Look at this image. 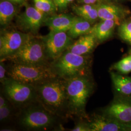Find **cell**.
<instances>
[{"label": "cell", "mask_w": 131, "mask_h": 131, "mask_svg": "<svg viewBox=\"0 0 131 131\" xmlns=\"http://www.w3.org/2000/svg\"><path fill=\"white\" fill-rule=\"evenodd\" d=\"M98 0H82V2L84 4H92L96 3Z\"/></svg>", "instance_id": "obj_29"}, {"label": "cell", "mask_w": 131, "mask_h": 131, "mask_svg": "<svg viewBox=\"0 0 131 131\" xmlns=\"http://www.w3.org/2000/svg\"><path fill=\"white\" fill-rule=\"evenodd\" d=\"M56 115L40 105L28 104L24 106L19 115V124L29 130H45L56 125Z\"/></svg>", "instance_id": "obj_4"}, {"label": "cell", "mask_w": 131, "mask_h": 131, "mask_svg": "<svg viewBox=\"0 0 131 131\" xmlns=\"http://www.w3.org/2000/svg\"><path fill=\"white\" fill-rule=\"evenodd\" d=\"M35 7L44 13H52L56 8L52 0H33Z\"/></svg>", "instance_id": "obj_21"}, {"label": "cell", "mask_w": 131, "mask_h": 131, "mask_svg": "<svg viewBox=\"0 0 131 131\" xmlns=\"http://www.w3.org/2000/svg\"><path fill=\"white\" fill-rule=\"evenodd\" d=\"M116 25L117 24L114 20H102L92 27L89 33L93 34L97 40L103 42L111 37Z\"/></svg>", "instance_id": "obj_16"}, {"label": "cell", "mask_w": 131, "mask_h": 131, "mask_svg": "<svg viewBox=\"0 0 131 131\" xmlns=\"http://www.w3.org/2000/svg\"><path fill=\"white\" fill-rule=\"evenodd\" d=\"M72 131H90L89 127L87 123H79L75 125V127L71 129Z\"/></svg>", "instance_id": "obj_27"}, {"label": "cell", "mask_w": 131, "mask_h": 131, "mask_svg": "<svg viewBox=\"0 0 131 131\" xmlns=\"http://www.w3.org/2000/svg\"><path fill=\"white\" fill-rule=\"evenodd\" d=\"M6 74H7V70L6 69L4 63L1 61L0 64V81L2 84H4L5 81L8 79L6 78Z\"/></svg>", "instance_id": "obj_26"}, {"label": "cell", "mask_w": 131, "mask_h": 131, "mask_svg": "<svg viewBox=\"0 0 131 131\" xmlns=\"http://www.w3.org/2000/svg\"><path fill=\"white\" fill-rule=\"evenodd\" d=\"M31 37L28 33L18 31H6L0 37L1 61L11 56L17 52Z\"/></svg>", "instance_id": "obj_8"}, {"label": "cell", "mask_w": 131, "mask_h": 131, "mask_svg": "<svg viewBox=\"0 0 131 131\" xmlns=\"http://www.w3.org/2000/svg\"><path fill=\"white\" fill-rule=\"evenodd\" d=\"M106 1H112V0H106Z\"/></svg>", "instance_id": "obj_32"}, {"label": "cell", "mask_w": 131, "mask_h": 131, "mask_svg": "<svg viewBox=\"0 0 131 131\" xmlns=\"http://www.w3.org/2000/svg\"><path fill=\"white\" fill-rule=\"evenodd\" d=\"M16 8L13 3L8 0L1 1L0 3V24L6 26L10 24L16 15Z\"/></svg>", "instance_id": "obj_18"}, {"label": "cell", "mask_w": 131, "mask_h": 131, "mask_svg": "<svg viewBox=\"0 0 131 131\" xmlns=\"http://www.w3.org/2000/svg\"><path fill=\"white\" fill-rule=\"evenodd\" d=\"M108 116L123 123H131V102L118 100L105 110Z\"/></svg>", "instance_id": "obj_12"}, {"label": "cell", "mask_w": 131, "mask_h": 131, "mask_svg": "<svg viewBox=\"0 0 131 131\" xmlns=\"http://www.w3.org/2000/svg\"><path fill=\"white\" fill-rule=\"evenodd\" d=\"M97 9L99 18L101 20H114L117 25L125 14V11L121 7L112 4L98 5Z\"/></svg>", "instance_id": "obj_15"}, {"label": "cell", "mask_w": 131, "mask_h": 131, "mask_svg": "<svg viewBox=\"0 0 131 131\" xmlns=\"http://www.w3.org/2000/svg\"><path fill=\"white\" fill-rule=\"evenodd\" d=\"M11 79L35 85L48 80L58 77L51 66L13 63L7 70Z\"/></svg>", "instance_id": "obj_3"}, {"label": "cell", "mask_w": 131, "mask_h": 131, "mask_svg": "<svg viewBox=\"0 0 131 131\" xmlns=\"http://www.w3.org/2000/svg\"><path fill=\"white\" fill-rule=\"evenodd\" d=\"M49 59L50 58L44 41L31 36L17 52L4 61L9 60L13 63L43 65H48L47 62Z\"/></svg>", "instance_id": "obj_5"}, {"label": "cell", "mask_w": 131, "mask_h": 131, "mask_svg": "<svg viewBox=\"0 0 131 131\" xmlns=\"http://www.w3.org/2000/svg\"><path fill=\"white\" fill-rule=\"evenodd\" d=\"M44 13L35 7L27 6L25 11L19 16L17 24L19 28L27 33L37 34L46 18Z\"/></svg>", "instance_id": "obj_10"}, {"label": "cell", "mask_w": 131, "mask_h": 131, "mask_svg": "<svg viewBox=\"0 0 131 131\" xmlns=\"http://www.w3.org/2000/svg\"><path fill=\"white\" fill-rule=\"evenodd\" d=\"M3 84L5 98L16 106L24 107L37 100L36 90L33 85L10 78Z\"/></svg>", "instance_id": "obj_7"}, {"label": "cell", "mask_w": 131, "mask_h": 131, "mask_svg": "<svg viewBox=\"0 0 131 131\" xmlns=\"http://www.w3.org/2000/svg\"><path fill=\"white\" fill-rule=\"evenodd\" d=\"M96 41L93 34L88 33L80 36L67 50L78 55L85 56L93 49Z\"/></svg>", "instance_id": "obj_14"}, {"label": "cell", "mask_w": 131, "mask_h": 131, "mask_svg": "<svg viewBox=\"0 0 131 131\" xmlns=\"http://www.w3.org/2000/svg\"><path fill=\"white\" fill-rule=\"evenodd\" d=\"M89 60L86 56L78 55L66 50V52L54 60L51 67L58 77L67 80L85 74Z\"/></svg>", "instance_id": "obj_6"}, {"label": "cell", "mask_w": 131, "mask_h": 131, "mask_svg": "<svg viewBox=\"0 0 131 131\" xmlns=\"http://www.w3.org/2000/svg\"><path fill=\"white\" fill-rule=\"evenodd\" d=\"M89 21L81 17H77L74 24L67 32L72 38H77L89 33L92 26Z\"/></svg>", "instance_id": "obj_19"}, {"label": "cell", "mask_w": 131, "mask_h": 131, "mask_svg": "<svg viewBox=\"0 0 131 131\" xmlns=\"http://www.w3.org/2000/svg\"><path fill=\"white\" fill-rule=\"evenodd\" d=\"M12 110L7 103L3 107H0V121L2 122L7 119L11 114Z\"/></svg>", "instance_id": "obj_24"}, {"label": "cell", "mask_w": 131, "mask_h": 131, "mask_svg": "<svg viewBox=\"0 0 131 131\" xmlns=\"http://www.w3.org/2000/svg\"><path fill=\"white\" fill-rule=\"evenodd\" d=\"M90 131H131V123H123L109 116H96L87 123Z\"/></svg>", "instance_id": "obj_11"}, {"label": "cell", "mask_w": 131, "mask_h": 131, "mask_svg": "<svg viewBox=\"0 0 131 131\" xmlns=\"http://www.w3.org/2000/svg\"><path fill=\"white\" fill-rule=\"evenodd\" d=\"M114 86L117 92L123 95H131V78L126 76L111 72Z\"/></svg>", "instance_id": "obj_17"}, {"label": "cell", "mask_w": 131, "mask_h": 131, "mask_svg": "<svg viewBox=\"0 0 131 131\" xmlns=\"http://www.w3.org/2000/svg\"><path fill=\"white\" fill-rule=\"evenodd\" d=\"M114 70L122 74H126L131 72V55L122 58L113 66Z\"/></svg>", "instance_id": "obj_22"}, {"label": "cell", "mask_w": 131, "mask_h": 131, "mask_svg": "<svg viewBox=\"0 0 131 131\" xmlns=\"http://www.w3.org/2000/svg\"><path fill=\"white\" fill-rule=\"evenodd\" d=\"M69 112L71 115H85V107L92 91V84L85 74L65 80Z\"/></svg>", "instance_id": "obj_2"}, {"label": "cell", "mask_w": 131, "mask_h": 131, "mask_svg": "<svg viewBox=\"0 0 131 131\" xmlns=\"http://www.w3.org/2000/svg\"><path fill=\"white\" fill-rule=\"evenodd\" d=\"M5 98H5L2 95H1V97H0V107H3L4 106H5L6 103H8L7 102L6 99Z\"/></svg>", "instance_id": "obj_28"}, {"label": "cell", "mask_w": 131, "mask_h": 131, "mask_svg": "<svg viewBox=\"0 0 131 131\" xmlns=\"http://www.w3.org/2000/svg\"><path fill=\"white\" fill-rule=\"evenodd\" d=\"M76 18L68 14L52 15L46 18L44 24L49 28L50 32H67L73 25Z\"/></svg>", "instance_id": "obj_13"}, {"label": "cell", "mask_w": 131, "mask_h": 131, "mask_svg": "<svg viewBox=\"0 0 131 131\" xmlns=\"http://www.w3.org/2000/svg\"><path fill=\"white\" fill-rule=\"evenodd\" d=\"M8 1H9L13 3L21 4V3H23L25 0H8Z\"/></svg>", "instance_id": "obj_30"}, {"label": "cell", "mask_w": 131, "mask_h": 131, "mask_svg": "<svg viewBox=\"0 0 131 131\" xmlns=\"http://www.w3.org/2000/svg\"><path fill=\"white\" fill-rule=\"evenodd\" d=\"M74 0H52L56 8L64 9L68 5Z\"/></svg>", "instance_id": "obj_25"}, {"label": "cell", "mask_w": 131, "mask_h": 131, "mask_svg": "<svg viewBox=\"0 0 131 131\" xmlns=\"http://www.w3.org/2000/svg\"><path fill=\"white\" fill-rule=\"evenodd\" d=\"M130 54L131 55V50H130Z\"/></svg>", "instance_id": "obj_31"}, {"label": "cell", "mask_w": 131, "mask_h": 131, "mask_svg": "<svg viewBox=\"0 0 131 131\" xmlns=\"http://www.w3.org/2000/svg\"><path fill=\"white\" fill-rule=\"evenodd\" d=\"M50 58L56 60L72 44V38L67 32H50L43 39Z\"/></svg>", "instance_id": "obj_9"}, {"label": "cell", "mask_w": 131, "mask_h": 131, "mask_svg": "<svg viewBox=\"0 0 131 131\" xmlns=\"http://www.w3.org/2000/svg\"><path fill=\"white\" fill-rule=\"evenodd\" d=\"M74 11L80 17L89 21L90 23L95 22L98 18L97 6L92 4L75 6Z\"/></svg>", "instance_id": "obj_20"}, {"label": "cell", "mask_w": 131, "mask_h": 131, "mask_svg": "<svg viewBox=\"0 0 131 131\" xmlns=\"http://www.w3.org/2000/svg\"><path fill=\"white\" fill-rule=\"evenodd\" d=\"M118 33L123 41L131 45V21H125L120 24Z\"/></svg>", "instance_id": "obj_23"}, {"label": "cell", "mask_w": 131, "mask_h": 131, "mask_svg": "<svg viewBox=\"0 0 131 131\" xmlns=\"http://www.w3.org/2000/svg\"><path fill=\"white\" fill-rule=\"evenodd\" d=\"M37 100L48 111L59 117L70 115L65 80L58 77L34 85Z\"/></svg>", "instance_id": "obj_1"}]
</instances>
